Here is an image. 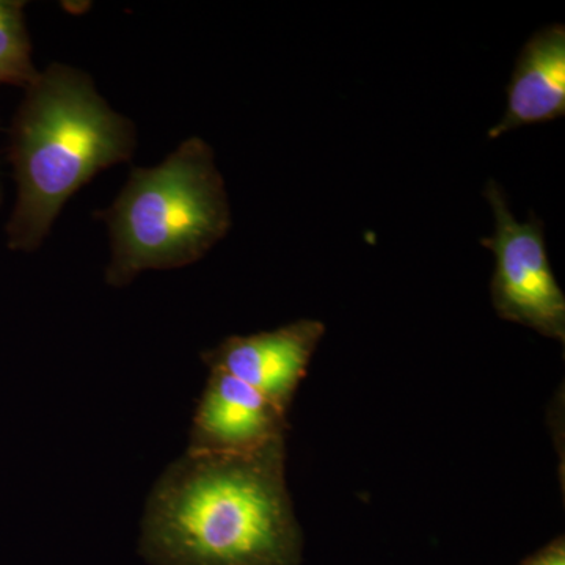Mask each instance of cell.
Listing matches in <instances>:
<instances>
[{
    "instance_id": "cell-2",
    "label": "cell",
    "mask_w": 565,
    "mask_h": 565,
    "mask_svg": "<svg viewBox=\"0 0 565 565\" xmlns=\"http://www.w3.org/2000/svg\"><path fill=\"white\" fill-rule=\"evenodd\" d=\"M136 145L134 122L111 109L87 73L63 63L41 71L11 121L10 250L40 248L71 196L103 170L131 161Z\"/></svg>"
},
{
    "instance_id": "cell-7",
    "label": "cell",
    "mask_w": 565,
    "mask_h": 565,
    "mask_svg": "<svg viewBox=\"0 0 565 565\" xmlns=\"http://www.w3.org/2000/svg\"><path fill=\"white\" fill-rule=\"evenodd\" d=\"M564 115L565 28L556 22L533 33L520 51L508 85V107L490 128L489 139Z\"/></svg>"
},
{
    "instance_id": "cell-4",
    "label": "cell",
    "mask_w": 565,
    "mask_h": 565,
    "mask_svg": "<svg viewBox=\"0 0 565 565\" xmlns=\"http://www.w3.org/2000/svg\"><path fill=\"white\" fill-rule=\"evenodd\" d=\"M484 195L494 215L493 236L481 239L494 255V313L564 343L565 296L550 264L544 223L534 214L516 221L498 182H487Z\"/></svg>"
},
{
    "instance_id": "cell-9",
    "label": "cell",
    "mask_w": 565,
    "mask_h": 565,
    "mask_svg": "<svg viewBox=\"0 0 565 565\" xmlns=\"http://www.w3.org/2000/svg\"><path fill=\"white\" fill-rule=\"evenodd\" d=\"M520 565H565V539L564 535L553 539L550 544L527 556Z\"/></svg>"
},
{
    "instance_id": "cell-3",
    "label": "cell",
    "mask_w": 565,
    "mask_h": 565,
    "mask_svg": "<svg viewBox=\"0 0 565 565\" xmlns=\"http://www.w3.org/2000/svg\"><path fill=\"white\" fill-rule=\"evenodd\" d=\"M110 233L107 285H131L147 270H172L202 259L232 228L228 193L214 151L200 137L152 169H134L106 211Z\"/></svg>"
},
{
    "instance_id": "cell-5",
    "label": "cell",
    "mask_w": 565,
    "mask_h": 565,
    "mask_svg": "<svg viewBox=\"0 0 565 565\" xmlns=\"http://www.w3.org/2000/svg\"><path fill=\"white\" fill-rule=\"evenodd\" d=\"M323 334L321 321L300 319L270 332L228 337L202 359L210 370L239 379L288 414Z\"/></svg>"
},
{
    "instance_id": "cell-6",
    "label": "cell",
    "mask_w": 565,
    "mask_h": 565,
    "mask_svg": "<svg viewBox=\"0 0 565 565\" xmlns=\"http://www.w3.org/2000/svg\"><path fill=\"white\" fill-rule=\"evenodd\" d=\"M210 371L193 414L188 452L243 455L286 437L288 414L239 379Z\"/></svg>"
},
{
    "instance_id": "cell-1",
    "label": "cell",
    "mask_w": 565,
    "mask_h": 565,
    "mask_svg": "<svg viewBox=\"0 0 565 565\" xmlns=\"http://www.w3.org/2000/svg\"><path fill=\"white\" fill-rule=\"evenodd\" d=\"M139 548L151 565H300L286 437L243 455L185 451L152 487Z\"/></svg>"
},
{
    "instance_id": "cell-8",
    "label": "cell",
    "mask_w": 565,
    "mask_h": 565,
    "mask_svg": "<svg viewBox=\"0 0 565 565\" xmlns=\"http://www.w3.org/2000/svg\"><path fill=\"white\" fill-rule=\"evenodd\" d=\"M24 9L21 0H0V85L28 88L40 74L32 61Z\"/></svg>"
},
{
    "instance_id": "cell-10",
    "label": "cell",
    "mask_w": 565,
    "mask_h": 565,
    "mask_svg": "<svg viewBox=\"0 0 565 565\" xmlns=\"http://www.w3.org/2000/svg\"><path fill=\"white\" fill-rule=\"evenodd\" d=\"M0 202H2V185H0Z\"/></svg>"
}]
</instances>
